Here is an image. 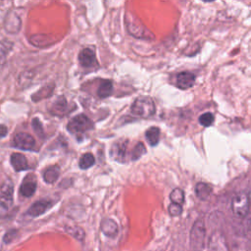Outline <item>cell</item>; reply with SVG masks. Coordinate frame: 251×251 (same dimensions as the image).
I'll use <instances>...</instances> for the list:
<instances>
[{"instance_id": "cell-1", "label": "cell", "mask_w": 251, "mask_h": 251, "mask_svg": "<svg viewBox=\"0 0 251 251\" xmlns=\"http://www.w3.org/2000/svg\"><path fill=\"white\" fill-rule=\"evenodd\" d=\"M131 112L140 118H150L155 114V103L153 99L149 96H139L137 97L132 105Z\"/></svg>"}, {"instance_id": "cell-2", "label": "cell", "mask_w": 251, "mask_h": 251, "mask_svg": "<svg viewBox=\"0 0 251 251\" xmlns=\"http://www.w3.org/2000/svg\"><path fill=\"white\" fill-rule=\"evenodd\" d=\"M206 227L202 219L194 222L190 231V244L193 251H202L205 248Z\"/></svg>"}, {"instance_id": "cell-3", "label": "cell", "mask_w": 251, "mask_h": 251, "mask_svg": "<svg viewBox=\"0 0 251 251\" xmlns=\"http://www.w3.org/2000/svg\"><path fill=\"white\" fill-rule=\"evenodd\" d=\"M93 127V122L84 114L75 116L67 125L68 131L75 135L83 134L84 132L92 129Z\"/></svg>"}, {"instance_id": "cell-4", "label": "cell", "mask_w": 251, "mask_h": 251, "mask_svg": "<svg viewBox=\"0 0 251 251\" xmlns=\"http://www.w3.org/2000/svg\"><path fill=\"white\" fill-rule=\"evenodd\" d=\"M250 209L249 195L245 192L237 193L231 202V210L237 218H245Z\"/></svg>"}, {"instance_id": "cell-5", "label": "cell", "mask_w": 251, "mask_h": 251, "mask_svg": "<svg viewBox=\"0 0 251 251\" xmlns=\"http://www.w3.org/2000/svg\"><path fill=\"white\" fill-rule=\"evenodd\" d=\"M206 251H230L228 243L222 231H214L209 236Z\"/></svg>"}, {"instance_id": "cell-6", "label": "cell", "mask_w": 251, "mask_h": 251, "mask_svg": "<svg viewBox=\"0 0 251 251\" xmlns=\"http://www.w3.org/2000/svg\"><path fill=\"white\" fill-rule=\"evenodd\" d=\"M126 18L129 19V21H126V27L129 34L137 38H146V39L154 38V35L150 32V30L147 29L146 26H144L141 23H136L132 21L131 18L128 16H126Z\"/></svg>"}, {"instance_id": "cell-7", "label": "cell", "mask_w": 251, "mask_h": 251, "mask_svg": "<svg viewBox=\"0 0 251 251\" xmlns=\"http://www.w3.org/2000/svg\"><path fill=\"white\" fill-rule=\"evenodd\" d=\"M14 185L10 179L5 180L0 187V204L4 206L7 210L13 205L14 201Z\"/></svg>"}, {"instance_id": "cell-8", "label": "cell", "mask_w": 251, "mask_h": 251, "mask_svg": "<svg viewBox=\"0 0 251 251\" xmlns=\"http://www.w3.org/2000/svg\"><path fill=\"white\" fill-rule=\"evenodd\" d=\"M54 201L51 199H40L35 201L26 211V215L31 218H36L43 215L54 205Z\"/></svg>"}, {"instance_id": "cell-9", "label": "cell", "mask_w": 251, "mask_h": 251, "mask_svg": "<svg viewBox=\"0 0 251 251\" xmlns=\"http://www.w3.org/2000/svg\"><path fill=\"white\" fill-rule=\"evenodd\" d=\"M13 146L21 150L29 151L34 148L35 140L32 135L26 132H19L13 138Z\"/></svg>"}, {"instance_id": "cell-10", "label": "cell", "mask_w": 251, "mask_h": 251, "mask_svg": "<svg viewBox=\"0 0 251 251\" xmlns=\"http://www.w3.org/2000/svg\"><path fill=\"white\" fill-rule=\"evenodd\" d=\"M36 187V178L34 177V176L28 175L24 178L23 182L20 185V194L25 198L31 197L35 193Z\"/></svg>"}, {"instance_id": "cell-11", "label": "cell", "mask_w": 251, "mask_h": 251, "mask_svg": "<svg viewBox=\"0 0 251 251\" xmlns=\"http://www.w3.org/2000/svg\"><path fill=\"white\" fill-rule=\"evenodd\" d=\"M78 61L83 68H94L98 65L95 53L90 48H84L79 52Z\"/></svg>"}, {"instance_id": "cell-12", "label": "cell", "mask_w": 251, "mask_h": 251, "mask_svg": "<svg viewBox=\"0 0 251 251\" xmlns=\"http://www.w3.org/2000/svg\"><path fill=\"white\" fill-rule=\"evenodd\" d=\"M21 25H22V22L20 17L11 11L5 18V22H4L5 29L9 33H17L19 32Z\"/></svg>"}, {"instance_id": "cell-13", "label": "cell", "mask_w": 251, "mask_h": 251, "mask_svg": "<svg viewBox=\"0 0 251 251\" xmlns=\"http://www.w3.org/2000/svg\"><path fill=\"white\" fill-rule=\"evenodd\" d=\"M101 231L103 232L104 235H106L107 237L110 238H114L117 236V234L119 233V226L118 224L110 218L104 219L101 222V226H100Z\"/></svg>"}, {"instance_id": "cell-14", "label": "cell", "mask_w": 251, "mask_h": 251, "mask_svg": "<svg viewBox=\"0 0 251 251\" xmlns=\"http://www.w3.org/2000/svg\"><path fill=\"white\" fill-rule=\"evenodd\" d=\"M176 85L180 89H188L195 82V75L190 72H181L176 75Z\"/></svg>"}, {"instance_id": "cell-15", "label": "cell", "mask_w": 251, "mask_h": 251, "mask_svg": "<svg viewBox=\"0 0 251 251\" xmlns=\"http://www.w3.org/2000/svg\"><path fill=\"white\" fill-rule=\"evenodd\" d=\"M68 102L65 96L61 95L59 97H57V99L55 100V102L53 103V105L50 108V113L54 116H58V117H62L65 116L68 113Z\"/></svg>"}, {"instance_id": "cell-16", "label": "cell", "mask_w": 251, "mask_h": 251, "mask_svg": "<svg viewBox=\"0 0 251 251\" xmlns=\"http://www.w3.org/2000/svg\"><path fill=\"white\" fill-rule=\"evenodd\" d=\"M10 163L13 167V169L16 172H21V171H25L28 169V164H27V159L26 157L22 154V153H12L10 157Z\"/></svg>"}, {"instance_id": "cell-17", "label": "cell", "mask_w": 251, "mask_h": 251, "mask_svg": "<svg viewBox=\"0 0 251 251\" xmlns=\"http://www.w3.org/2000/svg\"><path fill=\"white\" fill-rule=\"evenodd\" d=\"M60 176V167L57 165H53L48 167L43 172V179L46 183H54Z\"/></svg>"}, {"instance_id": "cell-18", "label": "cell", "mask_w": 251, "mask_h": 251, "mask_svg": "<svg viewBox=\"0 0 251 251\" xmlns=\"http://www.w3.org/2000/svg\"><path fill=\"white\" fill-rule=\"evenodd\" d=\"M126 141H120L112 146L111 149V155L114 159L117 161H124V158L126 157Z\"/></svg>"}, {"instance_id": "cell-19", "label": "cell", "mask_w": 251, "mask_h": 251, "mask_svg": "<svg viewBox=\"0 0 251 251\" xmlns=\"http://www.w3.org/2000/svg\"><path fill=\"white\" fill-rule=\"evenodd\" d=\"M195 193L200 200L205 201L210 197L212 193V187L205 182H198L195 185Z\"/></svg>"}, {"instance_id": "cell-20", "label": "cell", "mask_w": 251, "mask_h": 251, "mask_svg": "<svg viewBox=\"0 0 251 251\" xmlns=\"http://www.w3.org/2000/svg\"><path fill=\"white\" fill-rule=\"evenodd\" d=\"M113 92V82L110 79H104L101 81L98 89H97V95L100 98H106L109 97Z\"/></svg>"}, {"instance_id": "cell-21", "label": "cell", "mask_w": 251, "mask_h": 251, "mask_svg": "<svg viewBox=\"0 0 251 251\" xmlns=\"http://www.w3.org/2000/svg\"><path fill=\"white\" fill-rule=\"evenodd\" d=\"M145 137L147 142L151 146H155L160 140V129L157 126H151L145 131Z\"/></svg>"}, {"instance_id": "cell-22", "label": "cell", "mask_w": 251, "mask_h": 251, "mask_svg": "<svg viewBox=\"0 0 251 251\" xmlns=\"http://www.w3.org/2000/svg\"><path fill=\"white\" fill-rule=\"evenodd\" d=\"M65 231L79 241H82L85 237V232H84L83 228L78 226H66Z\"/></svg>"}, {"instance_id": "cell-23", "label": "cell", "mask_w": 251, "mask_h": 251, "mask_svg": "<svg viewBox=\"0 0 251 251\" xmlns=\"http://www.w3.org/2000/svg\"><path fill=\"white\" fill-rule=\"evenodd\" d=\"M53 90H54V85H53V84H52V85H45V86H43L41 89H39L37 92H35V93L32 95L31 99H32L33 101L42 100V99H44V98H46V97L51 96Z\"/></svg>"}, {"instance_id": "cell-24", "label": "cell", "mask_w": 251, "mask_h": 251, "mask_svg": "<svg viewBox=\"0 0 251 251\" xmlns=\"http://www.w3.org/2000/svg\"><path fill=\"white\" fill-rule=\"evenodd\" d=\"M94 163H95L94 156L91 153L87 152V153H84L80 157V159L78 161V166L81 170H87V169L91 168L94 165Z\"/></svg>"}, {"instance_id": "cell-25", "label": "cell", "mask_w": 251, "mask_h": 251, "mask_svg": "<svg viewBox=\"0 0 251 251\" xmlns=\"http://www.w3.org/2000/svg\"><path fill=\"white\" fill-rule=\"evenodd\" d=\"M170 199L172 203L181 205L184 202V192L180 188H175L170 193Z\"/></svg>"}, {"instance_id": "cell-26", "label": "cell", "mask_w": 251, "mask_h": 251, "mask_svg": "<svg viewBox=\"0 0 251 251\" xmlns=\"http://www.w3.org/2000/svg\"><path fill=\"white\" fill-rule=\"evenodd\" d=\"M215 121V118H214V115L212 113H204L202 114L200 117H199V123L201 126H205V127H208L210 126H212V124L214 123Z\"/></svg>"}, {"instance_id": "cell-27", "label": "cell", "mask_w": 251, "mask_h": 251, "mask_svg": "<svg viewBox=\"0 0 251 251\" xmlns=\"http://www.w3.org/2000/svg\"><path fill=\"white\" fill-rule=\"evenodd\" d=\"M145 152H146V150H145L143 143H141V142L137 143L131 151V160L134 161V160L139 159L143 154H145Z\"/></svg>"}, {"instance_id": "cell-28", "label": "cell", "mask_w": 251, "mask_h": 251, "mask_svg": "<svg viewBox=\"0 0 251 251\" xmlns=\"http://www.w3.org/2000/svg\"><path fill=\"white\" fill-rule=\"evenodd\" d=\"M168 212L172 217H178L182 214V207H181V205H178L176 203H171L168 207Z\"/></svg>"}, {"instance_id": "cell-29", "label": "cell", "mask_w": 251, "mask_h": 251, "mask_svg": "<svg viewBox=\"0 0 251 251\" xmlns=\"http://www.w3.org/2000/svg\"><path fill=\"white\" fill-rule=\"evenodd\" d=\"M31 126H32V127H33V130L36 132V134H37V135L43 136V134H44V131H43V126H42V124H41V122H40L38 119L34 118V119L32 120V122H31Z\"/></svg>"}, {"instance_id": "cell-30", "label": "cell", "mask_w": 251, "mask_h": 251, "mask_svg": "<svg viewBox=\"0 0 251 251\" xmlns=\"http://www.w3.org/2000/svg\"><path fill=\"white\" fill-rule=\"evenodd\" d=\"M8 133V127L5 125H0V138H3Z\"/></svg>"}, {"instance_id": "cell-31", "label": "cell", "mask_w": 251, "mask_h": 251, "mask_svg": "<svg viewBox=\"0 0 251 251\" xmlns=\"http://www.w3.org/2000/svg\"><path fill=\"white\" fill-rule=\"evenodd\" d=\"M8 211H9V210H7L4 206H2V205L0 204V219H2L3 217H5L6 214L8 213Z\"/></svg>"}, {"instance_id": "cell-32", "label": "cell", "mask_w": 251, "mask_h": 251, "mask_svg": "<svg viewBox=\"0 0 251 251\" xmlns=\"http://www.w3.org/2000/svg\"><path fill=\"white\" fill-rule=\"evenodd\" d=\"M5 60H6L5 52L2 50V48H0V65H1V64H4Z\"/></svg>"}, {"instance_id": "cell-33", "label": "cell", "mask_w": 251, "mask_h": 251, "mask_svg": "<svg viewBox=\"0 0 251 251\" xmlns=\"http://www.w3.org/2000/svg\"><path fill=\"white\" fill-rule=\"evenodd\" d=\"M249 202H250V207H251V193L249 195Z\"/></svg>"}]
</instances>
